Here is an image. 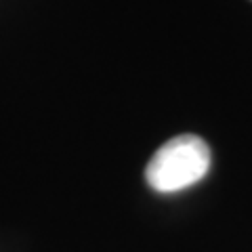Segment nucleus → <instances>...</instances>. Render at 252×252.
Returning <instances> with one entry per match:
<instances>
[{
	"label": "nucleus",
	"instance_id": "obj_1",
	"mask_svg": "<svg viewBox=\"0 0 252 252\" xmlns=\"http://www.w3.org/2000/svg\"><path fill=\"white\" fill-rule=\"evenodd\" d=\"M210 168V149L200 137L181 135L166 141L145 168L147 185L160 193H175L195 185Z\"/></svg>",
	"mask_w": 252,
	"mask_h": 252
}]
</instances>
